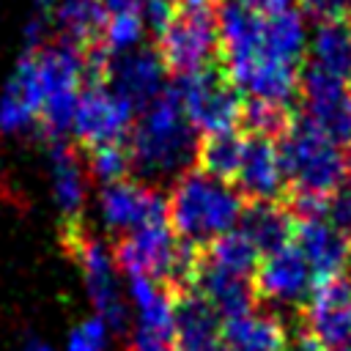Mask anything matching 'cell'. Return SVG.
<instances>
[{"instance_id":"obj_28","label":"cell","mask_w":351,"mask_h":351,"mask_svg":"<svg viewBox=\"0 0 351 351\" xmlns=\"http://www.w3.org/2000/svg\"><path fill=\"white\" fill-rule=\"evenodd\" d=\"M85 170L99 186H107V184L129 178L132 176V159H129L126 143L90 148L88 156H85Z\"/></svg>"},{"instance_id":"obj_10","label":"cell","mask_w":351,"mask_h":351,"mask_svg":"<svg viewBox=\"0 0 351 351\" xmlns=\"http://www.w3.org/2000/svg\"><path fill=\"white\" fill-rule=\"evenodd\" d=\"M96 211L110 233L129 236L151 222L167 219V197L156 186L129 176L123 181L99 186Z\"/></svg>"},{"instance_id":"obj_8","label":"cell","mask_w":351,"mask_h":351,"mask_svg":"<svg viewBox=\"0 0 351 351\" xmlns=\"http://www.w3.org/2000/svg\"><path fill=\"white\" fill-rule=\"evenodd\" d=\"M134 121H137V110L126 99H121L110 85L85 82L74 110L71 137L88 151L99 145L126 143Z\"/></svg>"},{"instance_id":"obj_11","label":"cell","mask_w":351,"mask_h":351,"mask_svg":"<svg viewBox=\"0 0 351 351\" xmlns=\"http://www.w3.org/2000/svg\"><path fill=\"white\" fill-rule=\"evenodd\" d=\"M252 288H255L258 304H282V307L302 310L315 288V277L302 250L291 241L261 258L258 271L252 277Z\"/></svg>"},{"instance_id":"obj_4","label":"cell","mask_w":351,"mask_h":351,"mask_svg":"<svg viewBox=\"0 0 351 351\" xmlns=\"http://www.w3.org/2000/svg\"><path fill=\"white\" fill-rule=\"evenodd\" d=\"M33 58L41 88L38 129L49 143H66V137H71L80 93L88 82L85 49L60 38L55 44H44L41 49H33Z\"/></svg>"},{"instance_id":"obj_15","label":"cell","mask_w":351,"mask_h":351,"mask_svg":"<svg viewBox=\"0 0 351 351\" xmlns=\"http://www.w3.org/2000/svg\"><path fill=\"white\" fill-rule=\"evenodd\" d=\"M293 244L302 250L315 277V285L343 277L351 261V241L343 233H337L324 217H296Z\"/></svg>"},{"instance_id":"obj_17","label":"cell","mask_w":351,"mask_h":351,"mask_svg":"<svg viewBox=\"0 0 351 351\" xmlns=\"http://www.w3.org/2000/svg\"><path fill=\"white\" fill-rule=\"evenodd\" d=\"M49 192L60 217L69 225H77L88 200V170L69 143L49 145Z\"/></svg>"},{"instance_id":"obj_19","label":"cell","mask_w":351,"mask_h":351,"mask_svg":"<svg viewBox=\"0 0 351 351\" xmlns=\"http://www.w3.org/2000/svg\"><path fill=\"white\" fill-rule=\"evenodd\" d=\"M239 230L258 247L261 255H269L293 241L296 217L280 200L274 203H247L239 219Z\"/></svg>"},{"instance_id":"obj_31","label":"cell","mask_w":351,"mask_h":351,"mask_svg":"<svg viewBox=\"0 0 351 351\" xmlns=\"http://www.w3.org/2000/svg\"><path fill=\"white\" fill-rule=\"evenodd\" d=\"M176 11H178L176 0H148V3L143 5V19H145L148 33H151L154 38H159V36L165 33V27L173 22Z\"/></svg>"},{"instance_id":"obj_20","label":"cell","mask_w":351,"mask_h":351,"mask_svg":"<svg viewBox=\"0 0 351 351\" xmlns=\"http://www.w3.org/2000/svg\"><path fill=\"white\" fill-rule=\"evenodd\" d=\"M222 343L228 351H288V326L274 313H250L222 324Z\"/></svg>"},{"instance_id":"obj_24","label":"cell","mask_w":351,"mask_h":351,"mask_svg":"<svg viewBox=\"0 0 351 351\" xmlns=\"http://www.w3.org/2000/svg\"><path fill=\"white\" fill-rule=\"evenodd\" d=\"M126 282H129V296L137 307V318H140L137 326L173 337V296L145 274H129Z\"/></svg>"},{"instance_id":"obj_3","label":"cell","mask_w":351,"mask_h":351,"mask_svg":"<svg viewBox=\"0 0 351 351\" xmlns=\"http://www.w3.org/2000/svg\"><path fill=\"white\" fill-rule=\"evenodd\" d=\"M277 148L285 186L293 192V200H326L343 189L348 156L304 118L293 115L288 129L280 134Z\"/></svg>"},{"instance_id":"obj_37","label":"cell","mask_w":351,"mask_h":351,"mask_svg":"<svg viewBox=\"0 0 351 351\" xmlns=\"http://www.w3.org/2000/svg\"><path fill=\"white\" fill-rule=\"evenodd\" d=\"M33 5H36L41 14H47V11L52 14V11H55V5H58V0H33Z\"/></svg>"},{"instance_id":"obj_1","label":"cell","mask_w":351,"mask_h":351,"mask_svg":"<svg viewBox=\"0 0 351 351\" xmlns=\"http://www.w3.org/2000/svg\"><path fill=\"white\" fill-rule=\"evenodd\" d=\"M200 134L184 115V107L173 85L137 112V121L126 137V151L132 159V173L140 181H176L197 165Z\"/></svg>"},{"instance_id":"obj_25","label":"cell","mask_w":351,"mask_h":351,"mask_svg":"<svg viewBox=\"0 0 351 351\" xmlns=\"http://www.w3.org/2000/svg\"><path fill=\"white\" fill-rule=\"evenodd\" d=\"M261 258L263 255L258 252V247L239 228L230 230V233H222L219 239H214L211 244L203 247V261H208L211 266H217L222 271L247 277V280L255 277Z\"/></svg>"},{"instance_id":"obj_21","label":"cell","mask_w":351,"mask_h":351,"mask_svg":"<svg viewBox=\"0 0 351 351\" xmlns=\"http://www.w3.org/2000/svg\"><path fill=\"white\" fill-rule=\"evenodd\" d=\"M310 47V30H307V19L302 16L299 5L291 11H282L277 16H266L263 19V47L261 52L277 63L285 66H302L304 55Z\"/></svg>"},{"instance_id":"obj_32","label":"cell","mask_w":351,"mask_h":351,"mask_svg":"<svg viewBox=\"0 0 351 351\" xmlns=\"http://www.w3.org/2000/svg\"><path fill=\"white\" fill-rule=\"evenodd\" d=\"M129 351H178L176 348V340L173 337H165V335H156L145 326H137L132 332V340H129Z\"/></svg>"},{"instance_id":"obj_35","label":"cell","mask_w":351,"mask_h":351,"mask_svg":"<svg viewBox=\"0 0 351 351\" xmlns=\"http://www.w3.org/2000/svg\"><path fill=\"white\" fill-rule=\"evenodd\" d=\"M69 351H107V348H101V346L90 343L80 329H74V332L69 335Z\"/></svg>"},{"instance_id":"obj_2","label":"cell","mask_w":351,"mask_h":351,"mask_svg":"<svg viewBox=\"0 0 351 351\" xmlns=\"http://www.w3.org/2000/svg\"><path fill=\"white\" fill-rule=\"evenodd\" d=\"M244 206L247 200L233 184L192 167L167 192V222L181 241L206 247L239 228Z\"/></svg>"},{"instance_id":"obj_30","label":"cell","mask_w":351,"mask_h":351,"mask_svg":"<svg viewBox=\"0 0 351 351\" xmlns=\"http://www.w3.org/2000/svg\"><path fill=\"white\" fill-rule=\"evenodd\" d=\"M324 219L337 230L343 233L348 241H351V195L346 189H340L337 195H332L324 206Z\"/></svg>"},{"instance_id":"obj_34","label":"cell","mask_w":351,"mask_h":351,"mask_svg":"<svg viewBox=\"0 0 351 351\" xmlns=\"http://www.w3.org/2000/svg\"><path fill=\"white\" fill-rule=\"evenodd\" d=\"M104 14L112 16V14H143V5L148 0H99Z\"/></svg>"},{"instance_id":"obj_33","label":"cell","mask_w":351,"mask_h":351,"mask_svg":"<svg viewBox=\"0 0 351 351\" xmlns=\"http://www.w3.org/2000/svg\"><path fill=\"white\" fill-rule=\"evenodd\" d=\"M247 8H252L261 16H277L282 11L296 8V0H241Z\"/></svg>"},{"instance_id":"obj_26","label":"cell","mask_w":351,"mask_h":351,"mask_svg":"<svg viewBox=\"0 0 351 351\" xmlns=\"http://www.w3.org/2000/svg\"><path fill=\"white\" fill-rule=\"evenodd\" d=\"M244 132H222V134H211V137H200V148H197V170L233 184L239 162H241V151H244Z\"/></svg>"},{"instance_id":"obj_6","label":"cell","mask_w":351,"mask_h":351,"mask_svg":"<svg viewBox=\"0 0 351 351\" xmlns=\"http://www.w3.org/2000/svg\"><path fill=\"white\" fill-rule=\"evenodd\" d=\"M156 52L173 77H189L214 69V60L219 58L217 11L178 5L173 22L156 38Z\"/></svg>"},{"instance_id":"obj_23","label":"cell","mask_w":351,"mask_h":351,"mask_svg":"<svg viewBox=\"0 0 351 351\" xmlns=\"http://www.w3.org/2000/svg\"><path fill=\"white\" fill-rule=\"evenodd\" d=\"M52 19H55V27L60 30L63 41H69L80 49H90L101 38L107 14L99 0H58Z\"/></svg>"},{"instance_id":"obj_16","label":"cell","mask_w":351,"mask_h":351,"mask_svg":"<svg viewBox=\"0 0 351 351\" xmlns=\"http://www.w3.org/2000/svg\"><path fill=\"white\" fill-rule=\"evenodd\" d=\"M38 115H41V88L36 74V58L33 52H25L0 90V132L25 134L30 129H38Z\"/></svg>"},{"instance_id":"obj_38","label":"cell","mask_w":351,"mask_h":351,"mask_svg":"<svg viewBox=\"0 0 351 351\" xmlns=\"http://www.w3.org/2000/svg\"><path fill=\"white\" fill-rule=\"evenodd\" d=\"M25 351H52L47 343H38V340H30L27 346H25Z\"/></svg>"},{"instance_id":"obj_12","label":"cell","mask_w":351,"mask_h":351,"mask_svg":"<svg viewBox=\"0 0 351 351\" xmlns=\"http://www.w3.org/2000/svg\"><path fill=\"white\" fill-rule=\"evenodd\" d=\"M299 329L321 343L324 351H335L351 343V282L335 277L318 282L299 310Z\"/></svg>"},{"instance_id":"obj_39","label":"cell","mask_w":351,"mask_h":351,"mask_svg":"<svg viewBox=\"0 0 351 351\" xmlns=\"http://www.w3.org/2000/svg\"><path fill=\"white\" fill-rule=\"evenodd\" d=\"M343 189L351 195V156H348V167H346V184H343Z\"/></svg>"},{"instance_id":"obj_41","label":"cell","mask_w":351,"mask_h":351,"mask_svg":"<svg viewBox=\"0 0 351 351\" xmlns=\"http://www.w3.org/2000/svg\"><path fill=\"white\" fill-rule=\"evenodd\" d=\"M348 88H351V82H348Z\"/></svg>"},{"instance_id":"obj_14","label":"cell","mask_w":351,"mask_h":351,"mask_svg":"<svg viewBox=\"0 0 351 351\" xmlns=\"http://www.w3.org/2000/svg\"><path fill=\"white\" fill-rule=\"evenodd\" d=\"M233 186L247 203H274L282 197L288 186H285L277 140L247 134Z\"/></svg>"},{"instance_id":"obj_9","label":"cell","mask_w":351,"mask_h":351,"mask_svg":"<svg viewBox=\"0 0 351 351\" xmlns=\"http://www.w3.org/2000/svg\"><path fill=\"white\" fill-rule=\"evenodd\" d=\"M299 118L340 148H351V88L313 66L302 69Z\"/></svg>"},{"instance_id":"obj_29","label":"cell","mask_w":351,"mask_h":351,"mask_svg":"<svg viewBox=\"0 0 351 351\" xmlns=\"http://www.w3.org/2000/svg\"><path fill=\"white\" fill-rule=\"evenodd\" d=\"M299 11L315 27L332 22H351V0H299Z\"/></svg>"},{"instance_id":"obj_36","label":"cell","mask_w":351,"mask_h":351,"mask_svg":"<svg viewBox=\"0 0 351 351\" xmlns=\"http://www.w3.org/2000/svg\"><path fill=\"white\" fill-rule=\"evenodd\" d=\"M181 5H189V8H211L217 11L222 5V0H181Z\"/></svg>"},{"instance_id":"obj_18","label":"cell","mask_w":351,"mask_h":351,"mask_svg":"<svg viewBox=\"0 0 351 351\" xmlns=\"http://www.w3.org/2000/svg\"><path fill=\"white\" fill-rule=\"evenodd\" d=\"M192 291H197L217 310L222 324L233 321V318H244V315L258 310V296H255L252 280L222 271L203 258H200V269H197Z\"/></svg>"},{"instance_id":"obj_13","label":"cell","mask_w":351,"mask_h":351,"mask_svg":"<svg viewBox=\"0 0 351 351\" xmlns=\"http://www.w3.org/2000/svg\"><path fill=\"white\" fill-rule=\"evenodd\" d=\"M104 85L126 99L137 112L156 101L167 88V69L154 47H140L126 55H110L104 66Z\"/></svg>"},{"instance_id":"obj_22","label":"cell","mask_w":351,"mask_h":351,"mask_svg":"<svg viewBox=\"0 0 351 351\" xmlns=\"http://www.w3.org/2000/svg\"><path fill=\"white\" fill-rule=\"evenodd\" d=\"M307 66L351 82V22L318 25L310 33Z\"/></svg>"},{"instance_id":"obj_5","label":"cell","mask_w":351,"mask_h":351,"mask_svg":"<svg viewBox=\"0 0 351 351\" xmlns=\"http://www.w3.org/2000/svg\"><path fill=\"white\" fill-rule=\"evenodd\" d=\"M173 90L184 107L186 121L200 137L236 132L241 126L244 99L219 69H206L189 77H176Z\"/></svg>"},{"instance_id":"obj_7","label":"cell","mask_w":351,"mask_h":351,"mask_svg":"<svg viewBox=\"0 0 351 351\" xmlns=\"http://www.w3.org/2000/svg\"><path fill=\"white\" fill-rule=\"evenodd\" d=\"M71 241V255L77 258L80 269H82V280H85V291L96 307V318H101L107 324V329L112 332H123L126 329V304L118 288V266H115V255L112 247H107L101 239L82 233L77 225H71L69 233Z\"/></svg>"},{"instance_id":"obj_40","label":"cell","mask_w":351,"mask_h":351,"mask_svg":"<svg viewBox=\"0 0 351 351\" xmlns=\"http://www.w3.org/2000/svg\"><path fill=\"white\" fill-rule=\"evenodd\" d=\"M335 351H351V346H343V348H335Z\"/></svg>"},{"instance_id":"obj_27","label":"cell","mask_w":351,"mask_h":351,"mask_svg":"<svg viewBox=\"0 0 351 351\" xmlns=\"http://www.w3.org/2000/svg\"><path fill=\"white\" fill-rule=\"evenodd\" d=\"M148 36L151 33L145 27L143 14H112V16H107V22L101 27L99 47L107 55H126V52L145 47Z\"/></svg>"}]
</instances>
